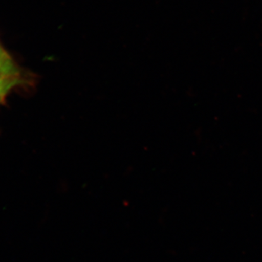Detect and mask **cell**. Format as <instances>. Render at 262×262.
I'll return each mask as SVG.
<instances>
[{"instance_id": "obj_1", "label": "cell", "mask_w": 262, "mask_h": 262, "mask_svg": "<svg viewBox=\"0 0 262 262\" xmlns=\"http://www.w3.org/2000/svg\"><path fill=\"white\" fill-rule=\"evenodd\" d=\"M19 77L16 65L10 61L9 57L0 48V101L18 84Z\"/></svg>"}]
</instances>
